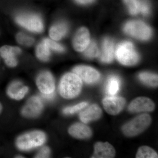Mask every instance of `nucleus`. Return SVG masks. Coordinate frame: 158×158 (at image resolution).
<instances>
[{
	"instance_id": "obj_24",
	"label": "nucleus",
	"mask_w": 158,
	"mask_h": 158,
	"mask_svg": "<svg viewBox=\"0 0 158 158\" xmlns=\"http://www.w3.org/2000/svg\"><path fill=\"white\" fill-rule=\"evenodd\" d=\"M157 153L152 148L147 146H141L138 150L137 158H157Z\"/></svg>"
},
{
	"instance_id": "obj_20",
	"label": "nucleus",
	"mask_w": 158,
	"mask_h": 158,
	"mask_svg": "<svg viewBox=\"0 0 158 158\" xmlns=\"http://www.w3.org/2000/svg\"><path fill=\"white\" fill-rule=\"evenodd\" d=\"M68 31V27L64 23L60 22L55 24L50 29V37L55 40H59L65 36Z\"/></svg>"
},
{
	"instance_id": "obj_16",
	"label": "nucleus",
	"mask_w": 158,
	"mask_h": 158,
	"mask_svg": "<svg viewBox=\"0 0 158 158\" xmlns=\"http://www.w3.org/2000/svg\"><path fill=\"white\" fill-rule=\"evenodd\" d=\"M69 133L74 138L84 139L90 138L92 131L90 127L81 123H75L69 129Z\"/></svg>"
},
{
	"instance_id": "obj_9",
	"label": "nucleus",
	"mask_w": 158,
	"mask_h": 158,
	"mask_svg": "<svg viewBox=\"0 0 158 158\" xmlns=\"http://www.w3.org/2000/svg\"><path fill=\"white\" fill-rule=\"evenodd\" d=\"M37 85L43 94L54 93L55 81L52 74L48 71L42 72L39 74L37 79Z\"/></svg>"
},
{
	"instance_id": "obj_14",
	"label": "nucleus",
	"mask_w": 158,
	"mask_h": 158,
	"mask_svg": "<svg viewBox=\"0 0 158 158\" xmlns=\"http://www.w3.org/2000/svg\"><path fill=\"white\" fill-rule=\"evenodd\" d=\"M94 153L92 158H112L115 157V148L108 142H98L94 146Z\"/></svg>"
},
{
	"instance_id": "obj_25",
	"label": "nucleus",
	"mask_w": 158,
	"mask_h": 158,
	"mask_svg": "<svg viewBox=\"0 0 158 158\" xmlns=\"http://www.w3.org/2000/svg\"><path fill=\"white\" fill-rule=\"evenodd\" d=\"M84 54L86 57L89 58H94L99 55V51L96 43L92 41L89 43L88 47L85 50Z\"/></svg>"
},
{
	"instance_id": "obj_2",
	"label": "nucleus",
	"mask_w": 158,
	"mask_h": 158,
	"mask_svg": "<svg viewBox=\"0 0 158 158\" xmlns=\"http://www.w3.org/2000/svg\"><path fill=\"white\" fill-rule=\"evenodd\" d=\"M45 134L39 131H33L19 136L16 141L18 149L27 151L41 146L45 142Z\"/></svg>"
},
{
	"instance_id": "obj_22",
	"label": "nucleus",
	"mask_w": 158,
	"mask_h": 158,
	"mask_svg": "<svg viewBox=\"0 0 158 158\" xmlns=\"http://www.w3.org/2000/svg\"><path fill=\"white\" fill-rule=\"evenodd\" d=\"M140 80L145 85L151 87H156L158 86V75L155 74L148 72L141 73L139 74Z\"/></svg>"
},
{
	"instance_id": "obj_21",
	"label": "nucleus",
	"mask_w": 158,
	"mask_h": 158,
	"mask_svg": "<svg viewBox=\"0 0 158 158\" xmlns=\"http://www.w3.org/2000/svg\"><path fill=\"white\" fill-rule=\"evenodd\" d=\"M36 56L42 61H47L50 56V49L49 47L46 39L43 40L37 45L36 48Z\"/></svg>"
},
{
	"instance_id": "obj_7",
	"label": "nucleus",
	"mask_w": 158,
	"mask_h": 158,
	"mask_svg": "<svg viewBox=\"0 0 158 158\" xmlns=\"http://www.w3.org/2000/svg\"><path fill=\"white\" fill-rule=\"evenodd\" d=\"M73 71L81 80L88 84L98 81L100 77L98 71L90 66L79 65L75 67Z\"/></svg>"
},
{
	"instance_id": "obj_13",
	"label": "nucleus",
	"mask_w": 158,
	"mask_h": 158,
	"mask_svg": "<svg viewBox=\"0 0 158 158\" xmlns=\"http://www.w3.org/2000/svg\"><path fill=\"white\" fill-rule=\"evenodd\" d=\"M90 43V34L88 29L85 27L79 29L75 35L73 40L74 48L77 52L84 51Z\"/></svg>"
},
{
	"instance_id": "obj_29",
	"label": "nucleus",
	"mask_w": 158,
	"mask_h": 158,
	"mask_svg": "<svg viewBox=\"0 0 158 158\" xmlns=\"http://www.w3.org/2000/svg\"><path fill=\"white\" fill-rule=\"evenodd\" d=\"M50 155V150L48 147H43L38 152L37 154L35 156V158H49Z\"/></svg>"
},
{
	"instance_id": "obj_26",
	"label": "nucleus",
	"mask_w": 158,
	"mask_h": 158,
	"mask_svg": "<svg viewBox=\"0 0 158 158\" xmlns=\"http://www.w3.org/2000/svg\"><path fill=\"white\" fill-rule=\"evenodd\" d=\"M16 40L19 44L26 46H30L34 44L33 37L23 33H18L16 35Z\"/></svg>"
},
{
	"instance_id": "obj_1",
	"label": "nucleus",
	"mask_w": 158,
	"mask_h": 158,
	"mask_svg": "<svg viewBox=\"0 0 158 158\" xmlns=\"http://www.w3.org/2000/svg\"><path fill=\"white\" fill-rule=\"evenodd\" d=\"M82 86V80L74 73L63 76L59 84V92L62 97L71 99L78 95Z\"/></svg>"
},
{
	"instance_id": "obj_10",
	"label": "nucleus",
	"mask_w": 158,
	"mask_h": 158,
	"mask_svg": "<svg viewBox=\"0 0 158 158\" xmlns=\"http://www.w3.org/2000/svg\"><path fill=\"white\" fill-rule=\"evenodd\" d=\"M105 110L109 114L116 115L123 110L126 104L125 99L120 97L105 98L102 101Z\"/></svg>"
},
{
	"instance_id": "obj_27",
	"label": "nucleus",
	"mask_w": 158,
	"mask_h": 158,
	"mask_svg": "<svg viewBox=\"0 0 158 158\" xmlns=\"http://www.w3.org/2000/svg\"><path fill=\"white\" fill-rule=\"evenodd\" d=\"M88 105V103L87 102H82L80 103L75 106H73L67 107L65 108L63 110V113L66 115L73 114L78 112L80 110L84 109Z\"/></svg>"
},
{
	"instance_id": "obj_18",
	"label": "nucleus",
	"mask_w": 158,
	"mask_h": 158,
	"mask_svg": "<svg viewBox=\"0 0 158 158\" xmlns=\"http://www.w3.org/2000/svg\"><path fill=\"white\" fill-rule=\"evenodd\" d=\"M102 115V109L98 106L94 104L90 106L80 114V118L84 123H87L100 118Z\"/></svg>"
},
{
	"instance_id": "obj_19",
	"label": "nucleus",
	"mask_w": 158,
	"mask_h": 158,
	"mask_svg": "<svg viewBox=\"0 0 158 158\" xmlns=\"http://www.w3.org/2000/svg\"><path fill=\"white\" fill-rule=\"evenodd\" d=\"M114 43L112 40L106 38L102 44V49L100 56L102 62L110 63L113 60L114 57Z\"/></svg>"
},
{
	"instance_id": "obj_23",
	"label": "nucleus",
	"mask_w": 158,
	"mask_h": 158,
	"mask_svg": "<svg viewBox=\"0 0 158 158\" xmlns=\"http://www.w3.org/2000/svg\"><path fill=\"white\" fill-rule=\"evenodd\" d=\"M120 85V81L116 76L110 77L108 81L106 91L108 94L114 95L118 92Z\"/></svg>"
},
{
	"instance_id": "obj_28",
	"label": "nucleus",
	"mask_w": 158,
	"mask_h": 158,
	"mask_svg": "<svg viewBox=\"0 0 158 158\" xmlns=\"http://www.w3.org/2000/svg\"><path fill=\"white\" fill-rule=\"evenodd\" d=\"M46 39L47 42L49 47L50 50L56 51V52H64V48L62 46L60 45L59 44L55 42L54 40H52L49 39Z\"/></svg>"
},
{
	"instance_id": "obj_5",
	"label": "nucleus",
	"mask_w": 158,
	"mask_h": 158,
	"mask_svg": "<svg viewBox=\"0 0 158 158\" xmlns=\"http://www.w3.org/2000/svg\"><path fill=\"white\" fill-rule=\"evenodd\" d=\"M124 30L127 34L141 40H147L152 35L150 28L141 21L129 22L125 26Z\"/></svg>"
},
{
	"instance_id": "obj_17",
	"label": "nucleus",
	"mask_w": 158,
	"mask_h": 158,
	"mask_svg": "<svg viewBox=\"0 0 158 158\" xmlns=\"http://www.w3.org/2000/svg\"><path fill=\"white\" fill-rule=\"evenodd\" d=\"M130 13L135 15L141 12L146 15L149 14V7L147 3L140 0H123Z\"/></svg>"
},
{
	"instance_id": "obj_8",
	"label": "nucleus",
	"mask_w": 158,
	"mask_h": 158,
	"mask_svg": "<svg viewBox=\"0 0 158 158\" xmlns=\"http://www.w3.org/2000/svg\"><path fill=\"white\" fill-rule=\"evenodd\" d=\"M43 104L41 99L37 96L31 98L22 110L24 116L34 118L39 116L43 109Z\"/></svg>"
},
{
	"instance_id": "obj_11",
	"label": "nucleus",
	"mask_w": 158,
	"mask_h": 158,
	"mask_svg": "<svg viewBox=\"0 0 158 158\" xmlns=\"http://www.w3.org/2000/svg\"><path fill=\"white\" fill-rule=\"evenodd\" d=\"M154 103L148 98L141 97L134 99L128 107L130 112L133 113L151 112L154 110Z\"/></svg>"
},
{
	"instance_id": "obj_15",
	"label": "nucleus",
	"mask_w": 158,
	"mask_h": 158,
	"mask_svg": "<svg viewBox=\"0 0 158 158\" xmlns=\"http://www.w3.org/2000/svg\"><path fill=\"white\" fill-rule=\"evenodd\" d=\"M28 90V88L24 86L21 82L15 81L9 85L7 93L11 98L19 100L24 97Z\"/></svg>"
},
{
	"instance_id": "obj_6",
	"label": "nucleus",
	"mask_w": 158,
	"mask_h": 158,
	"mask_svg": "<svg viewBox=\"0 0 158 158\" xmlns=\"http://www.w3.org/2000/svg\"><path fill=\"white\" fill-rule=\"evenodd\" d=\"M15 21L19 25L28 31L40 33L43 30L42 20L36 15L20 14L16 16Z\"/></svg>"
},
{
	"instance_id": "obj_3",
	"label": "nucleus",
	"mask_w": 158,
	"mask_h": 158,
	"mask_svg": "<svg viewBox=\"0 0 158 158\" xmlns=\"http://www.w3.org/2000/svg\"><path fill=\"white\" fill-rule=\"evenodd\" d=\"M115 56L117 60L123 65H135L139 60V56L131 42L125 41L117 46Z\"/></svg>"
},
{
	"instance_id": "obj_32",
	"label": "nucleus",
	"mask_w": 158,
	"mask_h": 158,
	"mask_svg": "<svg viewBox=\"0 0 158 158\" xmlns=\"http://www.w3.org/2000/svg\"><path fill=\"white\" fill-rule=\"evenodd\" d=\"M2 104L0 103V113L2 112Z\"/></svg>"
},
{
	"instance_id": "obj_30",
	"label": "nucleus",
	"mask_w": 158,
	"mask_h": 158,
	"mask_svg": "<svg viewBox=\"0 0 158 158\" xmlns=\"http://www.w3.org/2000/svg\"><path fill=\"white\" fill-rule=\"evenodd\" d=\"M55 94L54 93L49 94H43V97L46 99L51 100L54 98Z\"/></svg>"
},
{
	"instance_id": "obj_31",
	"label": "nucleus",
	"mask_w": 158,
	"mask_h": 158,
	"mask_svg": "<svg viewBox=\"0 0 158 158\" xmlns=\"http://www.w3.org/2000/svg\"><path fill=\"white\" fill-rule=\"evenodd\" d=\"M78 3L82 4H86L91 2L93 0H76Z\"/></svg>"
},
{
	"instance_id": "obj_4",
	"label": "nucleus",
	"mask_w": 158,
	"mask_h": 158,
	"mask_svg": "<svg viewBox=\"0 0 158 158\" xmlns=\"http://www.w3.org/2000/svg\"><path fill=\"white\" fill-rule=\"evenodd\" d=\"M152 118L147 114L137 116L123 127L122 131L126 136L134 137L145 131L149 126Z\"/></svg>"
},
{
	"instance_id": "obj_12",
	"label": "nucleus",
	"mask_w": 158,
	"mask_h": 158,
	"mask_svg": "<svg viewBox=\"0 0 158 158\" xmlns=\"http://www.w3.org/2000/svg\"><path fill=\"white\" fill-rule=\"evenodd\" d=\"M20 49L17 47L5 45L0 48V55L5 60L6 65L14 67L17 65L16 56L20 53Z\"/></svg>"
}]
</instances>
